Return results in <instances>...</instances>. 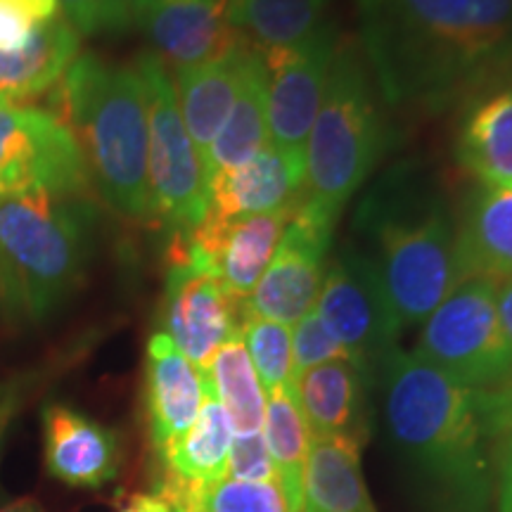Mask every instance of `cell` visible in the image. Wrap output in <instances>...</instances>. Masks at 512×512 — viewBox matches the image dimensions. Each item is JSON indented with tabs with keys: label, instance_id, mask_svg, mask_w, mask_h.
I'll list each match as a JSON object with an SVG mask.
<instances>
[{
	"label": "cell",
	"instance_id": "1",
	"mask_svg": "<svg viewBox=\"0 0 512 512\" xmlns=\"http://www.w3.org/2000/svg\"><path fill=\"white\" fill-rule=\"evenodd\" d=\"M382 102L441 114L512 62V0H354Z\"/></svg>",
	"mask_w": 512,
	"mask_h": 512
},
{
	"label": "cell",
	"instance_id": "2",
	"mask_svg": "<svg viewBox=\"0 0 512 512\" xmlns=\"http://www.w3.org/2000/svg\"><path fill=\"white\" fill-rule=\"evenodd\" d=\"M375 384L389 446L418 512H491L494 453L479 392L401 347Z\"/></svg>",
	"mask_w": 512,
	"mask_h": 512
},
{
	"label": "cell",
	"instance_id": "3",
	"mask_svg": "<svg viewBox=\"0 0 512 512\" xmlns=\"http://www.w3.org/2000/svg\"><path fill=\"white\" fill-rule=\"evenodd\" d=\"M368 259L401 330L422 325L463 283L458 221L441 183L420 162H401L370 185L354 216Z\"/></svg>",
	"mask_w": 512,
	"mask_h": 512
},
{
	"label": "cell",
	"instance_id": "4",
	"mask_svg": "<svg viewBox=\"0 0 512 512\" xmlns=\"http://www.w3.org/2000/svg\"><path fill=\"white\" fill-rule=\"evenodd\" d=\"M55 102L102 200L128 221H152L147 105L136 64L79 55L55 86Z\"/></svg>",
	"mask_w": 512,
	"mask_h": 512
},
{
	"label": "cell",
	"instance_id": "5",
	"mask_svg": "<svg viewBox=\"0 0 512 512\" xmlns=\"http://www.w3.org/2000/svg\"><path fill=\"white\" fill-rule=\"evenodd\" d=\"M95 219L91 197L0 200V302L12 316L38 323L72 297L91 261Z\"/></svg>",
	"mask_w": 512,
	"mask_h": 512
},
{
	"label": "cell",
	"instance_id": "6",
	"mask_svg": "<svg viewBox=\"0 0 512 512\" xmlns=\"http://www.w3.org/2000/svg\"><path fill=\"white\" fill-rule=\"evenodd\" d=\"M382 98L361 48L337 46L304 157L302 204L337 228L342 209L368 183L387 150Z\"/></svg>",
	"mask_w": 512,
	"mask_h": 512
},
{
	"label": "cell",
	"instance_id": "7",
	"mask_svg": "<svg viewBox=\"0 0 512 512\" xmlns=\"http://www.w3.org/2000/svg\"><path fill=\"white\" fill-rule=\"evenodd\" d=\"M413 354L472 392L512 384V351L496 306V280L472 275L422 323Z\"/></svg>",
	"mask_w": 512,
	"mask_h": 512
},
{
	"label": "cell",
	"instance_id": "8",
	"mask_svg": "<svg viewBox=\"0 0 512 512\" xmlns=\"http://www.w3.org/2000/svg\"><path fill=\"white\" fill-rule=\"evenodd\" d=\"M147 105V183L152 221H162L176 235H188L207 216L209 185L204 164L176 100L169 67L155 53L136 60Z\"/></svg>",
	"mask_w": 512,
	"mask_h": 512
},
{
	"label": "cell",
	"instance_id": "9",
	"mask_svg": "<svg viewBox=\"0 0 512 512\" xmlns=\"http://www.w3.org/2000/svg\"><path fill=\"white\" fill-rule=\"evenodd\" d=\"M31 192L91 197L93 181L74 133L53 110L0 95V200Z\"/></svg>",
	"mask_w": 512,
	"mask_h": 512
},
{
	"label": "cell",
	"instance_id": "10",
	"mask_svg": "<svg viewBox=\"0 0 512 512\" xmlns=\"http://www.w3.org/2000/svg\"><path fill=\"white\" fill-rule=\"evenodd\" d=\"M316 311L351 363L375 384L384 361L399 349L403 330L368 259L351 242L325 268Z\"/></svg>",
	"mask_w": 512,
	"mask_h": 512
},
{
	"label": "cell",
	"instance_id": "11",
	"mask_svg": "<svg viewBox=\"0 0 512 512\" xmlns=\"http://www.w3.org/2000/svg\"><path fill=\"white\" fill-rule=\"evenodd\" d=\"M337 46L335 24L325 19L297 46L261 53L268 140L302 171H306V140L323 102Z\"/></svg>",
	"mask_w": 512,
	"mask_h": 512
},
{
	"label": "cell",
	"instance_id": "12",
	"mask_svg": "<svg viewBox=\"0 0 512 512\" xmlns=\"http://www.w3.org/2000/svg\"><path fill=\"white\" fill-rule=\"evenodd\" d=\"M166 273L162 332L202 373L228 339L240 332L245 302L230 297L214 273L200 264L183 235H176Z\"/></svg>",
	"mask_w": 512,
	"mask_h": 512
},
{
	"label": "cell",
	"instance_id": "13",
	"mask_svg": "<svg viewBox=\"0 0 512 512\" xmlns=\"http://www.w3.org/2000/svg\"><path fill=\"white\" fill-rule=\"evenodd\" d=\"M332 235L335 228L313 216L302 200H297L283 240L252 294L245 299V309L287 328L316 309Z\"/></svg>",
	"mask_w": 512,
	"mask_h": 512
},
{
	"label": "cell",
	"instance_id": "14",
	"mask_svg": "<svg viewBox=\"0 0 512 512\" xmlns=\"http://www.w3.org/2000/svg\"><path fill=\"white\" fill-rule=\"evenodd\" d=\"M81 36L60 12L43 22L24 0H0V95L27 102L62 81Z\"/></svg>",
	"mask_w": 512,
	"mask_h": 512
},
{
	"label": "cell",
	"instance_id": "15",
	"mask_svg": "<svg viewBox=\"0 0 512 512\" xmlns=\"http://www.w3.org/2000/svg\"><path fill=\"white\" fill-rule=\"evenodd\" d=\"M294 204L233 221L204 219L183 238L200 264L219 278L230 297L245 302L271 264L290 223Z\"/></svg>",
	"mask_w": 512,
	"mask_h": 512
},
{
	"label": "cell",
	"instance_id": "16",
	"mask_svg": "<svg viewBox=\"0 0 512 512\" xmlns=\"http://www.w3.org/2000/svg\"><path fill=\"white\" fill-rule=\"evenodd\" d=\"M131 22L174 72L214 60L240 38L228 0H131Z\"/></svg>",
	"mask_w": 512,
	"mask_h": 512
},
{
	"label": "cell",
	"instance_id": "17",
	"mask_svg": "<svg viewBox=\"0 0 512 512\" xmlns=\"http://www.w3.org/2000/svg\"><path fill=\"white\" fill-rule=\"evenodd\" d=\"M453 155L482 188L512 190V76H498L463 102Z\"/></svg>",
	"mask_w": 512,
	"mask_h": 512
},
{
	"label": "cell",
	"instance_id": "18",
	"mask_svg": "<svg viewBox=\"0 0 512 512\" xmlns=\"http://www.w3.org/2000/svg\"><path fill=\"white\" fill-rule=\"evenodd\" d=\"M207 389V375L162 330L155 332L145 354V413L155 453H162L190 430L202 411Z\"/></svg>",
	"mask_w": 512,
	"mask_h": 512
},
{
	"label": "cell",
	"instance_id": "19",
	"mask_svg": "<svg viewBox=\"0 0 512 512\" xmlns=\"http://www.w3.org/2000/svg\"><path fill=\"white\" fill-rule=\"evenodd\" d=\"M233 427H230L226 408L211 392V384L204 396L202 411L192 427L157 453L162 463V494L176 512L188 508L204 489L226 479V463L230 444H233Z\"/></svg>",
	"mask_w": 512,
	"mask_h": 512
},
{
	"label": "cell",
	"instance_id": "20",
	"mask_svg": "<svg viewBox=\"0 0 512 512\" xmlns=\"http://www.w3.org/2000/svg\"><path fill=\"white\" fill-rule=\"evenodd\" d=\"M43 451L50 475L69 486L98 489L119 475L117 434L62 403L43 411Z\"/></svg>",
	"mask_w": 512,
	"mask_h": 512
},
{
	"label": "cell",
	"instance_id": "21",
	"mask_svg": "<svg viewBox=\"0 0 512 512\" xmlns=\"http://www.w3.org/2000/svg\"><path fill=\"white\" fill-rule=\"evenodd\" d=\"M370 382L349 358L294 375L292 396L311 437H347L363 444L368 434Z\"/></svg>",
	"mask_w": 512,
	"mask_h": 512
},
{
	"label": "cell",
	"instance_id": "22",
	"mask_svg": "<svg viewBox=\"0 0 512 512\" xmlns=\"http://www.w3.org/2000/svg\"><path fill=\"white\" fill-rule=\"evenodd\" d=\"M252 50L254 48L245 38H238L226 53L214 60L176 69L171 76L181 117L192 143L200 152L202 164H207L211 143L219 136L235 100H238L242 74H245V64Z\"/></svg>",
	"mask_w": 512,
	"mask_h": 512
},
{
	"label": "cell",
	"instance_id": "23",
	"mask_svg": "<svg viewBox=\"0 0 512 512\" xmlns=\"http://www.w3.org/2000/svg\"><path fill=\"white\" fill-rule=\"evenodd\" d=\"M302 188L304 171L268 145L242 166L211 176L204 219L233 221L285 209L302 197Z\"/></svg>",
	"mask_w": 512,
	"mask_h": 512
},
{
	"label": "cell",
	"instance_id": "24",
	"mask_svg": "<svg viewBox=\"0 0 512 512\" xmlns=\"http://www.w3.org/2000/svg\"><path fill=\"white\" fill-rule=\"evenodd\" d=\"M460 275H512V190L477 185L456 214Z\"/></svg>",
	"mask_w": 512,
	"mask_h": 512
},
{
	"label": "cell",
	"instance_id": "25",
	"mask_svg": "<svg viewBox=\"0 0 512 512\" xmlns=\"http://www.w3.org/2000/svg\"><path fill=\"white\" fill-rule=\"evenodd\" d=\"M302 512H375L361 472V444L347 437H311Z\"/></svg>",
	"mask_w": 512,
	"mask_h": 512
},
{
	"label": "cell",
	"instance_id": "26",
	"mask_svg": "<svg viewBox=\"0 0 512 512\" xmlns=\"http://www.w3.org/2000/svg\"><path fill=\"white\" fill-rule=\"evenodd\" d=\"M268 145L271 140H268L266 121L264 60H261L259 50H252L245 64V74H242L238 100H235L219 136L211 143L207 164H204L207 185L214 174L242 166Z\"/></svg>",
	"mask_w": 512,
	"mask_h": 512
},
{
	"label": "cell",
	"instance_id": "27",
	"mask_svg": "<svg viewBox=\"0 0 512 512\" xmlns=\"http://www.w3.org/2000/svg\"><path fill=\"white\" fill-rule=\"evenodd\" d=\"M328 0H228L235 34L259 53L292 48L325 22Z\"/></svg>",
	"mask_w": 512,
	"mask_h": 512
},
{
	"label": "cell",
	"instance_id": "28",
	"mask_svg": "<svg viewBox=\"0 0 512 512\" xmlns=\"http://www.w3.org/2000/svg\"><path fill=\"white\" fill-rule=\"evenodd\" d=\"M264 441L271 453L275 482L287 503V512L304 510V470L309 456L311 432L299 413L290 389L266 392Z\"/></svg>",
	"mask_w": 512,
	"mask_h": 512
},
{
	"label": "cell",
	"instance_id": "29",
	"mask_svg": "<svg viewBox=\"0 0 512 512\" xmlns=\"http://www.w3.org/2000/svg\"><path fill=\"white\" fill-rule=\"evenodd\" d=\"M204 375L211 384V392L226 408L233 434L242 437V434H256L264 430L266 392L261 387L240 332L216 351L214 361Z\"/></svg>",
	"mask_w": 512,
	"mask_h": 512
},
{
	"label": "cell",
	"instance_id": "30",
	"mask_svg": "<svg viewBox=\"0 0 512 512\" xmlns=\"http://www.w3.org/2000/svg\"><path fill=\"white\" fill-rule=\"evenodd\" d=\"M240 335L264 392L290 389L294 382L292 332L287 325L242 311Z\"/></svg>",
	"mask_w": 512,
	"mask_h": 512
},
{
	"label": "cell",
	"instance_id": "31",
	"mask_svg": "<svg viewBox=\"0 0 512 512\" xmlns=\"http://www.w3.org/2000/svg\"><path fill=\"white\" fill-rule=\"evenodd\" d=\"M188 512H287L275 482H238L221 479L192 501Z\"/></svg>",
	"mask_w": 512,
	"mask_h": 512
},
{
	"label": "cell",
	"instance_id": "32",
	"mask_svg": "<svg viewBox=\"0 0 512 512\" xmlns=\"http://www.w3.org/2000/svg\"><path fill=\"white\" fill-rule=\"evenodd\" d=\"M60 15L81 38L124 34L131 27V0H60Z\"/></svg>",
	"mask_w": 512,
	"mask_h": 512
},
{
	"label": "cell",
	"instance_id": "33",
	"mask_svg": "<svg viewBox=\"0 0 512 512\" xmlns=\"http://www.w3.org/2000/svg\"><path fill=\"white\" fill-rule=\"evenodd\" d=\"M292 358H294V375L304 370L323 366V363L349 358L347 349L337 342L318 311L313 309L294 325L292 330ZM351 361V358H349Z\"/></svg>",
	"mask_w": 512,
	"mask_h": 512
},
{
	"label": "cell",
	"instance_id": "34",
	"mask_svg": "<svg viewBox=\"0 0 512 512\" xmlns=\"http://www.w3.org/2000/svg\"><path fill=\"white\" fill-rule=\"evenodd\" d=\"M226 477L238 479V482H275L273 460L266 448L264 432L242 434V437L235 434L228 453Z\"/></svg>",
	"mask_w": 512,
	"mask_h": 512
},
{
	"label": "cell",
	"instance_id": "35",
	"mask_svg": "<svg viewBox=\"0 0 512 512\" xmlns=\"http://www.w3.org/2000/svg\"><path fill=\"white\" fill-rule=\"evenodd\" d=\"M496 512H512V430L491 439Z\"/></svg>",
	"mask_w": 512,
	"mask_h": 512
},
{
	"label": "cell",
	"instance_id": "36",
	"mask_svg": "<svg viewBox=\"0 0 512 512\" xmlns=\"http://www.w3.org/2000/svg\"><path fill=\"white\" fill-rule=\"evenodd\" d=\"M479 411L491 439L512 430V384L498 392H479Z\"/></svg>",
	"mask_w": 512,
	"mask_h": 512
},
{
	"label": "cell",
	"instance_id": "37",
	"mask_svg": "<svg viewBox=\"0 0 512 512\" xmlns=\"http://www.w3.org/2000/svg\"><path fill=\"white\" fill-rule=\"evenodd\" d=\"M496 306L498 318H501L505 339H508L512 351V275L496 280Z\"/></svg>",
	"mask_w": 512,
	"mask_h": 512
},
{
	"label": "cell",
	"instance_id": "38",
	"mask_svg": "<svg viewBox=\"0 0 512 512\" xmlns=\"http://www.w3.org/2000/svg\"><path fill=\"white\" fill-rule=\"evenodd\" d=\"M119 512H176L162 494H133L126 498Z\"/></svg>",
	"mask_w": 512,
	"mask_h": 512
},
{
	"label": "cell",
	"instance_id": "39",
	"mask_svg": "<svg viewBox=\"0 0 512 512\" xmlns=\"http://www.w3.org/2000/svg\"><path fill=\"white\" fill-rule=\"evenodd\" d=\"M19 408V392L15 387L0 389V451H3L5 434H8L12 420H15Z\"/></svg>",
	"mask_w": 512,
	"mask_h": 512
},
{
	"label": "cell",
	"instance_id": "40",
	"mask_svg": "<svg viewBox=\"0 0 512 512\" xmlns=\"http://www.w3.org/2000/svg\"><path fill=\"white\" fill-rule=\"evenodd\" d=\"M24 3H27L31 12H34L38 19H43V22L60 12V0H24Z\"/></svg>",
	"mask_w": 512,
	"mask_h": 512
},
{
	"label": "cell",
	"instance_id": "41",
	"mask_svg": "<svg viewBox=\"0 0 512 512\" xmlns=\"http://www.w3.org/2000/svg\"><path fill=\"white\" fill-rule=\"evenodd\" d=\"M0 512H43L41 505L31 503V501H15L10 505H5V508H0Z\"/></svg>",
	"mask_w": 512,
	"mask_h": 512
}]
</instances>
